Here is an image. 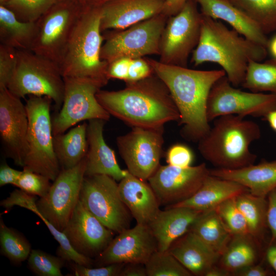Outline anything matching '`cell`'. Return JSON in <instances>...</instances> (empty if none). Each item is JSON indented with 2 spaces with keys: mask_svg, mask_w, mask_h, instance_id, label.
<instances>
[{
  "mask_svg": "<svg viewBox=\"0 0 276 276\" xmlns=\"http://www.w3.org/2000/svg\"><path fill=\"white\" fill-rule=\"evenodd\" d=\"M146 60L169 90L180 114L181 136L198 142L211 128L206 116L208 97L215 83L226 75L225 72L222 69L193 70Z\"/></svg>",
  "mask_w": 276,
  "mask_h": 276,
  "instance_id": "obj_1",
  "label": "cell"
},
{
  "mask_svg": "<svg viewBox=\"0 0 276 276\" xmlns=\"http://www.w3.org/2000/svg\"><path fill=\"white\" fill-rule=\"evenodd\" d=\"M117 91L99 90L96 98L110 114L131 127L158 128L179 121L180 114L168 88L154 73L126 83Z\"/></svg>",
  "mask_w": 276,
  "mask_h": 276,
  "instance_id": "obj_2",
  "label": "cell"
},
{
  "mask_svg": "<svg viewBox=\"0 0 276 276\" xmlns=\"http://www.w3.org/2000/svg\"><path fill=\"white\" fill-rule=\"evenodd\" d=\"M267 54L266 47L203 15L199 40L192 53L191 62L195 66L205 62L219 65L231 84L237 87L242 86L249 62L263 61Z\"/></svg>",
  "mask_w": 276,
  "mask_h": 276,
  "instance_id": "obj_3",
  "label": "cell"
},
{
  "mask_svg": "<svg viewBox=\"0 0 276 276\" xmlns=\"http://www.w3.org/2000/svg\"><path fill=\"white\" fill-rule=\"evenodd\" d=\"M100 6L84 3L65 46L59 67L63 78L90 79L105 86L108 64L101 58L104 41Z\"/></svg>",
  "mask_w": 276,
  "mask_h": 276,
  "instance_id": "obj_4",
  "label": "cell"
},
{
  "mask_svg": "<svg viewBox=\"0 0 276 276\" xmlns=\"http://www.w3.org/2000/svg\"><path fill=\"white\" fill-rule=\"evenodd\" d=\"M236 115L214 120L213 126L198 142L202 157L219 169H236L254 164L257 155L249 149L261 136L258 124Z\"/></svg>",
  "mask_w": 276,
  "mask_h": 276,
  "instance_id": "obj_5",
  "label": "cell"
},
{
  "mask_svg": "<svg viewBox=\"0 0 276 276\" xmlns=\"http://www.w3.org/2000/svg\"><path fill=\"white\" fill-rule=\"evenodd\" d=\"M53 100L47 96H29L25 104L29 120L28 151L23 169L54 181L61 169L53 145L52 118Z\"/></svg>",
  "mask_w": 276,
  "mask_h": 276,
  "instance_id": "obj_6",
  "label": "cell"
},
{
  "mask_svg": "<svg viewBox=\"0 0 276 276\" xmlns=\"http://www.w3.org/2000/svg\"><path fill=\"white\" fill-rule=\"evenodd\" d=\"M8 89L15 96H47L60 109L64 81L59 65L29 50H17L16 65Z\"/></svg>",
  "mask_w": 276,
  "mask_h": 276,
  "instance_id": "obj_7",
  "label": "cell"
},
{
  "mask_svg": "<svg viewBox=\"0 0 276 276\" xmlns=\"http://www.w3.org/2000/svg\"><path fill=\"white\" fill-rule=\"evenodd\" d=\"M168 17L160 13L126 29L107 32L103 35L101 58L109 64L122 57L159 55L160 38Z\"/></svg>",
  "mask_w": 276,
  "mask_h": 276,
  "instance_id": "obj_8",
  "label": "cell"
},
{
  "mask_svg": "<svg viewBox=\"0 0 276 276\" xmlns=\"http://www.w3.org/2000/svg\"><path fill=\"white\" fill-rule=\"evenodd\" d=\"M79 200L114 233L119 234L130 228L133 217L121 199L118 183L112 177L103 174L85 176Z\"/></svg>",
  "mask_w": 276,
  "mask_h": 276,
  "instance_id": "obj_9",
  "label": "cell"
},
{
  "mask_svg": "<svg viewBox=\"0 0 276 276\" xmlns=\"http://www.w3.org/2000/svg\"><path fill=\"white\" fill-rule=\"evenodd\" d=\"M196 4V0H188L177 14L168 17L160 38V62L187 67L200 35L203 15Z\"/></svg>",
  "mask_w": 276,
  "mask_h": 276,
  "instance_id": "obj_10",
  "label": "cell"
},
{
  "mask_svg": "<svg viewBox=\"0 0 276 276\" xmlns=\"http://www.w3.org/2000/svg\"><path fill=\"white\" fill-rule=\"evenodd\" d=\"M83 5L79 0H62L40 17L31 51L59 65Z\"/></svg>",
  "mask_w": 276,
  "mask_h": 276,
  "instance_id": "obj_11",
  "label": "cell"
},
{
  "mask_svg": "<svg viewBox=\"0 0 276 276\" xmlns=\"http://www.w3.org/2000/svg\"><path fill=\"white\" fill-rule=\"evenodd\" d=\"M64 94L59 112L52 118L53 135L63 133L82 121H107L110 114L102 106L96 94L104 85L90 79L63 78Z\"/></svg>",
  "mask_w": 276,
  "mask_h": 276,
  "instance_id": "obj_12",
  "label": "cell"
},
{
  "mask_svg": "<svg viewBox=\"0 0 276 276\" xmlns=\"http://www.w3.org/2000/svg\"><path fill=\"white\" fill-rule=\"evenodd\" d=\"M276 109V96L269 93L245 91L233 86L226 75L213 85L207 102L209 122L225 115L264 118Z\"/></svg>",
  "mask_w": 276,
  "mask_h": 276,
  "instance_id": "obj_13",
  "label": "cell"
},
{
  "mask_svg": "<svg viewBox=\"0 0 276 276\" xmlns=\"http://www.w3.org/2000/svg\"><path fill=\"white\" fill-rule=\"evenodd\" d=\"M163 134L164 127H135L117 138L119 153L130 174L148 181L155 173L163 154Z\"/></svg>",
  "mask_w": 276,
  "mask_h": 276,
  "instance_id": "obj_14",
  "label": "cell"
},
{
  "mask_svg": "<svg viewBox=\"0 0 276 276\" xmlns=\"http://www.w3.org/2000/svg\"><path fill=\"white\" fill-rule=\"evenodd\" d=\"M86 158L68 169H61L48 194L37 200L39 213L62 232L78 202L85 176Z\"/></svg>",
  "mask_w": 276,
  "mask_h": 276,
  "instance_id": "obj_15",
  "label": "cell"
},
{
  "mask_svg": "<svg viewBox=\"0 0 276 276\" xmlns=\"http://www.w3.org/2000/svg\"><path fill=\"white\" fill-rule=\"evenodd\" d=\"M210 174L205 163L185 168L160 165L148 181L160 206L166 208L191 197Z\"/></svg>",
  "mask_w": 276,
  "mask_h": 276,
  "instance_id": "obj_16",
  "label": "cell"
},
{
  "mask_svg": "<svg viewBox=\"0 0 276 276\" xmlns=\"http://www.w3.org/2000/svg\"><path fill=\"white\" fill-rule=\"evenodd\" d=\"M28 114L21 99L8 88L0 89V137L3 151L23 167L28 151Z\"/></svg>",
  "mask_w": 276,
  "mask_h": 276,
  "instance_id": "obj_17",
  "label": "cell"
},
{
  "mask_svg": "<svg viewBox=\"0 0 276 276\" xmlns=\"http://www.w3.org/2000/svg\"><path fill=\"white\" fill-rule=\"evenodd\" d=\"M62 232L75 251L91 259L97 257L107 247L114 233L80 200Z\"/></svg>",
  "mask_w": 276,
  "mask_h": 276,
  "instance_id": "obj_18",
  "label": "cell"
},
{
  "mask_svg": "<svg viewBox=\"0 0 276 276\" xmlns=\"http://www.w3.org/2000/svg\"><path fill=\"white\" fill-rule=\"evenodd\" d=\"M157 250L156 240L149 225L136 223L118 234L95 262L98 266L119 263L145 264Z\"/></svg>",
  "mask_w": 276,
  "mask_h": 276,
  "instance_id": "obj_19",
  "label": "cell"
},
{
  "mask_svg": "<svg viewBox=\"0 0 276 276\" xmlns=\"http://www.w3.org/2000/svg\"><path fill=\"white\" fill-rule=\"evenodd\" d=\"M164 0H110L100 6L101 30H121L163 13Z\"/></svg>",
  "mask_w": 276,
  "mask_h": 276,
  "instance_id": "obj_20",
  "label": "cell"
},
{
  "mask_svg": "<svg viewBox=\"0 0 276 276\" xmlns=\"http://www.w3.org/2000/svg\"><path fill=\"white\" fill-rule=\"evenodd\" d=\"M105 122L103 120L94 119L88 121L87 123L88 150L85 157V176L107 175L120 181L129 172L120 168L114 151L105 141L103 129Z\"/></svg>",
  "mask_w": 276,
  "mask_h": 276,
  "instance_id": "obj_21",
  "label": "cell"
},
{
  "mask_svg": "<svg viewBox=\"0 0 276 276\" xmlns=\"http://www.w3.org/2000/svg\"><path fill=\"white\" fill-rule=\"evenodd\" d=\"M119 193L137 224L149 225L160 211L148 181L129 173L118 183Z\"/></svg>",
  "mask_w": 276,
  "mask_h": 276,
  "instance_id": "obj_22",
  "label": "cell"
},
{
  "mask_svg": "<svg viewBox=\"0 0 276 276\" xmlns=\"http://www.w3.org/2000/svg\"><path fill=\"white\" fill-rule=\"evenodd\" d=\"M196 1L203 16L224 21L241 35L267 48L268 41L267 35L254 20L229 0Z\"/></svg>",
  "mask_w": 276,
  "mask_h": 276,
  "instance_id": "obj_23",
  "label": "cell"
},
{
  "mask_svg": "<svg viewBox=\"0 0 276 276\" xmlns=\"http://www.w3.org/2000/svg\"><path fill=\"white\" fill-rule=\"evenodd\" d=\"M202 212L185 206L167 207L160 210L148 225L156 240L157 250H168L175 240L190 231Z\"/></svg>",
  "mask_w": 276,
  "mask_h": 276,
  "instance_id": "obj_24",
  "label": "cell"
},
{
  "mask_svg": "<svg viewBox=\"0 0 276 276\" xmlns=\"http://www.w3.org/2000/svg\"><path fill=\"white\" fill-rule=\"evenodd\" d=\"M210 173L212 175L236 182L257 196L267 197L276 188V159L236 169L210 170Z\"/></svg>",
  "mask_w": 276,
  "mask_h": 276,
  "instance_id": "obj_25",
  "label": "cell"
},
{
  "mask_svg": "<svg viewBox=\"0 0 276 276\" xmlns=\"http://www.w3.org/2000/svg\"><path fill=\"white\" fill-rule=\"evenodd\" d=\"M167 251L197 276H204L220 257L191 231L175 240Z\"/></svg>",
  "mask_w": 276,
  "mask_h": 276,
  "instance_id": "obj_26",
  "label": "cell"
},
{
  "mask_svg": "<svg viewBox=\"0 0 276 276\" xmlns=\"http://www.w3.org/2000/svg\"><path fill=\"white\" fill-rule=\"evenodd\" d=\"M247 192H249L247 188L236 182L210 174L191 197L168 207L185 206L204 212L214 209L223 201Z\"/></svg>",
  "mask_w": 276,
  "mask_h": 276,
  "instance_id": "obj_27",
  "label": "cell"
},
{
  "mask_svg": "<svg viewBox=\"0 0 276 276\" xmlns=\"http://www.w3.org/2000/svg\"><path fill=\"white\" fill-rule=\"evenodd\" d=\"M37 200L36 196L29 194L20 189H15L10 194L9 196L1 201L0 205L6 210H10L14 206H18L33 212L45 223L52 235L59 243L57 250L58 256L68 262H73L91 267L94 262L93 260L75 251L65 234L58 230L39 213L36 206Z\"/></svg>",
  "mask_w": 276,
  "mask_h": 276,
  "instance_id": "obj_28",
  "label": "cell"
},
{
  "mask_svg": "<svg viewBox=\"0 0 276 276\" xmlns=\"http://www.w3.org/2000/svg\"><path fill=\"white\" fill-rule=\"evenodd\" d=\"M87 127L84 122L65 133L53 135L54 149L61 169L73 168L86 157Z\"/></svg>",
  "mask_w": 276,
  "mask_h": 276,
  "instance_id": "obj_29",
  "label": "cell"
},
{
  "mask_svg": "<svg viewBox=\"0 0 276 276\" xmlns=\"http://www.w3.org/2000/svg\"><path fill=\"white\" fill-rule=\"evenodd\" d=\"M36 32V21H21L11 10L0 5L1 44L17 50L31 51Z\"/></svg>",
  "mask_w": 276,
  "mask_h": 276,
  "instance_id": "obj_30",
  "label": "cell"
},
{
  "mask_svg": "<svg viewBox=\"0 0 276 276\" xmlns=\"http://www.w3.org/2000/svg\"><path fill=\"white\" fill-rule=\"evenodd\" d=\"M258 240L249 234L233 235L219 258L220 266L232 275L256 264L258 257Z\"/></svg>",
  "mask_w": 276,
  "mask_h": 276,
  "instance_id": "obj_31",
  "label": "cell"
},
{
  "mask_svg": "<svg viewBox=\"0 0 276 276\" xmlns=\"http://www.w3.org/2000/svg\"><path fill=\"white\" fill-rule=\"evenodd\" d=\"M190 231L220 256L233 236L215 209L202 212Z\"/></svg>",
  "mask_w": 276,
  "mask_h": 276,
  "instance_id": "obj_32",
  "label": "cell"
},
{
  "mask_svg": "<svg viewBox=\"0 0 276 276\" xmlns=\"http://www.w3.org/2000/svg\"><path fill=\"white\" fill-rule=\"evenodd\" d=\"M236 201L246 220L249 234L257 240L262 239L268 228L267 197L247 192L237 196Z\"/></svg>",
  "mask_w": 276,
  "mask_h": 276,
  "instance_id": "obj_33",
  "label": "cell"
},
{
  "mask_svg": "<svg viewBox=\"0 0 276 276\" xmlns=\"http://www.w3.org/2000/svg\"><path fill=\"white\" fill-rule=\"evenodd\" d=\"M242 86L251 91L276 96V59L250 61Z\"/></svg>",
  "mask_w": 276,
  "mask_h": 276,
  "instance_id": "obj_34",
  "label": "cell"
},
{
  "mask_svg": "<svg viewBox=\"0 0 276 276\" xmlns=\"http://www.w3.org/2000/svg\"><path fill=\"white\" fill-rule=\"evenodd\" d=\"M248 15L266 34L276 31V0H229Z\"/></svg>",
  "mask_w": 276,
  "mask_h": 276,
  "instance_id": "obj_35",
  "label": "cell"
},
{
  "mask_svg": "<svg viewBox=\"0 0 276 276\" xmlns=\"http://www.w3.org/2000/svg\"><path fill=\"white\" fill-rule=\"evenodd\" d=\"M0 251L11 262L19 264L28 260L32 250L28 240L16 230L7 226L0 219Z\"/></svg>",
  "mask_w": 276,
  "mask_h": 276,
  "instance_id": "obj_36",
  "label": "cell"
},
{
  "mask_svg": "<svg viewBox=\"0 0 276 276\" xmlns=\"http://www.w3.org/2000/svg\"><path fill=\"white\" fill-rule=\"evenodd\" d=\"M147 276H191L192 274L167 250H156L145 264Z\"/></svg>",
  "mask_w": 276,
  "mask_h": 276,
  "instance_id": "obj_37",
  "label": "cell"
},
{
  "mask_svg": "<svg viewBox=\"0 0 276 276\" xmlns=\"http://www.w3.org/2000/svg\"><path fill=\"white\" fill-rule=\"evenodd\" d=\"M62 0H10L3 5L11 10L18 19L35 22L53 6Z\"/></svg>",
  "mask_w": 276,
  "mask_h": 276,
  "instance_id": "obj_38",
  "label": "cell"
},
{
  "mask_svg": "<svg viewBox=\"0 0 276 276\" xmlns=\"http://www.w3.org/2000/svg\"><path fill=\"white\" fill-rule=\"evenodd\" d=\"M65 261L59 256L40 249H32L28 259V265L30 269L39 276H62L61 269Z\"/></svg>",
  "mask_w": 276,
  "mask_h": 276,
  "instance_id": "obj_39",
  "label": "cell"
},
{
  "mask_svg": "<svg viewBox=\"0 0 276 276\" xmlns=\"http://www.w3.org/2000/svg\"><path fill=\"white\" fill-rule=\"evenodd\" d=\"M214 209L233 235L249 234L246 220L237 204L236 197L223 201Z\"/></svg>",
  "mask_w": 276,
  "mask_h": 276,
  "instance_id": "obj_40",
  "label": "cell"
},
{
  "mask_svg": "<svg viewBox=\"0 0 276 276\" xmlns=\"http://www.w3.org/2000/svg\"><path fill=\"white\" fill-rule=\"evenodd\" d=\"M50 181L45 176L23 169L14 186L29 194L41 198L49 192L52 185Z\"/></svg>",
  "mask_w": 276,
  "mask_h": 276,
  "instance_id": "obj_41",
  "label": "cell"
},
{
  "mask_svg": "<svg viewBox=\"0 0 276 276\" xmlns=\"http://www.w3.org/2000/svg\"><path fill=\"white\" fill-rule=\"evenodd\" d=\"M125 264L123 263H113L92 268L75 262H68L71 273L68 275L120 276Z\"/></svg>",
  "mask_w": 276,
  "mask_h": 276,
  "instance_id": "obj_42",
  "label": "cell"
},
{
  "mask_svg": "<svg viewBox=\"0 0 276 276\" xmlns=\"http://www.w3.org/2000/svg\"><path fill=\"white\" fill-rule=\"evenodd\" d=\"M17 50L0 43V89L7 88L14 72Z\"/></svg>",
  "mask_w": 276,
  "mask_h": 276,
  "instance_id": "obj_43",
  "label": "cell"
},
{
  "mask_svg": "<svg viewBox=\"0 0 276 276\" xmlns=\"http://www.w3.org/2000/svg\"><path fill=\"white\" fill-rule=\"evenodd\" d=\"M166 159L169 165L185 168L191 166L194 155L187 146L176 144L169 148L166 154Z\"/></svg>",
  "mask_w": 276,
  "mask_h": 276,
  "instance_id": "obj_44",
  "label": "cell"
},
{
  "mask_svg": "<svg viewBox=\"0 0 276 276\" xmlns=\"http://www.w3.org/2000/svg\"><path fill=\"white\" fill-rule=\"evenodd\" d=\"M153 70L147 60L143 58L131 59L128 80L126 83L136 82L146 78L153 74Z\"/></svg>",
  "mask_w": 276,
  "mask_h": 276,
  "instance_id": "obj_45",
  "label": "cell"
},
{
  "mask_svg": "<svg viewBox=\"0 0 276 276\" xmlns=\"http://www.w3.org/2000/svg\"><path fill=\"white\" fill-rule=\"evenodd\" d=\"M131 59L122 57L108 64L107 76L109 79H117L126 82L128 80L129 68Z\"/></svg>",
  "mask_w": 276,
  "mask_h": 276,
  "instance_id": "obj_46",
  "label": "cell"
},
{
  "mask_svg": "<svg viewBox=\"0 0 276 276\" xmlns=\"http://www.w3.org/2000/svg\"><path fill=\"white\" fill-rule=\"evenodd\" d=\"M267 199V224L270 232L269 241H272L276 239V188L269 193Z\"/></svg>",
  "mask_w": 276,
  "mask_h": 276,
  "instance_id": "obj_47",
  "label": "cell"
},
{
  "mask_svg": "<svg viewBox=\"0 0 276 276\" xmlns=\"http://www.w3.org/2000/svg\"><path fill=\"white\" fill-rule=\"evenodd\" d=\"M21 172L10 167L6 162L2 163L0 166V187L9 184L14 186Z\"/></svg>",
  "mask_w": 276,
  "mask_h": 276,
  "instance_id": "obj_48",
  "label": "cell"
},
{
  "mask_svg": "<svg viewBox=\"0 0 276 276\" xmlns=\"http://www.w3.org/2000/svg\"><path fill=\"white\" fill-rule=\"evenodd\" d=\"M269 269L261 264H254L244 267L233 275L239 276H267L271 275Z\"/></svg>",
  "mask_w": 276,
  "mask_h": 276,
  "instance_id": "obj_49",
  "label": "cell"
},
{
  "mask_svg": "<svg viewBox=\"0 0 276 276\" xmlns=\"http://www.w3.org/2000/svg\"><path fill=\"white\" fill-rule=\"evenodd\" d=\"M120 276H147L145 265L140 263H126Z\"/></svg>",
  "mask_w": 276,
  "mask_h": 276,
  "instance_id": "obj_50",
  "label": "cell"
},
{
  "mask_svg": "<svg viewBox=\"0 0 276 276\" xmlns=\"http://www.w3.org/2000/svg\"><path fill=\"white\" fill-rule=\"evenodd\" d=\"M188 0H164L165 5L163 13L168 17L177 14Z\"/></svg>",
  "mask_w": 276,
  "mask_h": 276,
  "instance_id": "obj_51",
  "label": "cell"
},
{
  "mask_svg": "<svg viewBox=\"0 0 276 276\" xmlns=\"http://www.w3.org/2000/svg\"><path fill=\"white\" fill-rule=\"evenodd\" d=\"M265 258L276 274V239L269 241L265 251Z\"/></svg>",
  "mask_w": 276,
  "mask_h": 276,
  "instance_id": "obj_52",
  "label": "cell"
},
{
  "mask_svg": "<svg viewBox=\"0 0 276 276\" xmlns=\"http://www.w3.org/2000/svg\"><path fill=\"white\" fill-rule=\"evenodd\" d=\"M231 273L220 266H213L205 273L204 276H228Z\"/></svg>",
  "mask_w": 276,
  "mask_h": 276,
  "instance_id": "obj_53",
  "label": "cell"
},
{
  "mask_svg": "<svg viewBox=\"0 0 276 276\" xmlns=\"http://www.w3.org/2000/svg\"><path fill=\"white\" fill-rule=\"evenodd\" d=\"M267 49L271 57L276 59V35L271 39H268Z\"/></svg>",
  "mask_w": 276,
  "mask_h": 276,
  "instance_id": "obj_54",
  "label": "cell"
},
{
  "mask_svg": "<svg viewBox=\"0 0 276 276\" xmlns=\"http://www.w3.org/2000/svg\"><path fill=\"white\" fill-rule=\"evenodd\" d=\"M270 127L276 132V109L269 112L265 118Z\"/></svg>",
  "mask_w": 276,
  "mask_h": 276,
  "instance_id": "obj_55",
  "label": "cell"
},
{
  "mask_svg": "<svg viewBox=\"0 0 276 276\" xmlns=\"http://www.w3.org/2000/svg\"><path fill=\"white\" fill-rule=\"evenodd\" d=\"M109 1L110 0H84L83 2L91 5L101 6Z\"/></svg>",
  "mask_w": 276,
  "mask_h": 276,
  "instance_id": "obj_56",
  "label": "cell"
},
{
  "mask_svg": "<svg viewBox=\"0 0 276 276\" xmlns=\"http://www.w3.org/2000/svg\"><path fill=\"white\" fill-rule=\"evenodd\" d=\"M10 0H0V5H3L5 3L9 1Z\"/></svg>",
  "mask_w": 276,
  "mask_h": 276,
  "instance_id": "obj_57",
  "label": "cell"
},
{
  "mask_svg": "<svg viewBox=\"0 0 276 276\" xmlns=\"http://www.w3.org/2000/svg\"><path fill=\"white\" fill-rule=\"evenodd\" d=\"M79 1H80L83 2L84 1V0H79Z\"/></svg>",
  "mask_w": 276,
  "mask_h": 276,
  "instance_id": "obj_58",
  "label": "cell"
}]
</instances>
